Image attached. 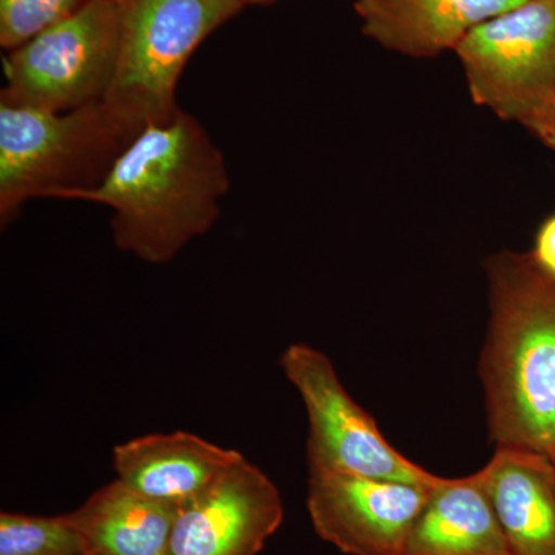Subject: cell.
<instances>
[{"label":"cell","instance_id":"cell-20","mask_svg":"<svg viewBox=\"0 0 555 555\" xmlns=\"http://www.w3.org/2000/svg\"><path fill=\"white\" fill-rule=\"evenodd\" d=\"M86 555H102L100 553H94V551H90V553H87Z\"/></svg>","mask_w":555,"mask_h":555},{"label":"cell","instance_id":"cell-17","mask_svg":"<svg viewBox=\"0 0 555 555\" xmlns=\"http://www.w3.org/2000/svg\"><path fill=\"white\" fill-rule=\"evenodd\" d=\"M529 254L543 272L555 278V214L537 230L534 247Z\"/></svg>","mask_w":555,"mask_h":555},{"label":"cell","instance_id":"cell-19","mask_svg":"<svg viewBox=\"0 0 555 555\" xmlns=\"http://www.w3.org/2000/svg\"><path fill=\"white\" fill-rule=\"evenodd\" d=\"M236 2H240L241 5L246 9V7L250 5H257V7H264L270 5V3L276 2V0H236Z\"/></svg>","mask_w":555,"mask_h":555},{"label":"cell","instance_id":"cell-1","mask_svg":"<svg viewBox=\"0 0 555 555\" xmlns=\"http://www.w3.org/2000/svg\"><path fill=\"white\" fill-rule=\"evenodd\" d=\"M230 189L228 166L198 119L179 109L145 124L96 189L73 199L113 210L116 247L150 264H166L206 235Z\"/></svg>","mask_w":555,"mask_h":555},{"label":"cell","instance_id":"cell-2","mask_svg":"<svg viewBox=\"0 0 555 555\" xmlns=\"http://www.w3.org/2000/svg\"><path fill=\"white\" fill-rule=\"evenodd\" d=\"M489 323L480 377L496 448L555 462V278L531 254L486 259Z\"/></svg>","mask_w":555,"mask_h":555},{"label":"cell","instance_id":"cell-15","mask_svg":"<svg viewBox=\"0 0 555 555\" xmlns=\"http://www.w3.org/2000/svg\"><path fill=\"white\" fill-rule=\"evenodd\" d=\"M86 539L67 516L0 514V555H86Z\"/></svg>","mask_w":555,"mask_h":555},{"label":"cell","instance_id":"cell-16","mask_svg":"<svg viewBox=\"0 0 555 555\" xmlns=\"http://www.w3.org/2000/svg\"><path fill=\"white\" fill-rule=\"evenodd\" d=\"M87 0H0V46L13 51L67 20Z\"/></svg>","mask_w":555,"mask_h":555},{"label":"cell","instance_id":"cell-18","mask_svg":"<svg viewBox=\"0 0 555 555\" xmlns=\"http://www.w3.org/2000/svg\"><path fill=\"white\" fill-rule=\"evenodd\" d=\"M526 130L534 134L545 147L555 152V82L545 104L537 112Z\"/></svg>","mask_w":555,"mask_h":555},{"label":"cell","instance_id":"cell-11","mask_svg":"<svg viewBox=\"0 0 555 555\" xmlns=\"http://www.w3.org/2000/svg\"><path fill=\"white\" fill-rule=\"evenodd\" d=\"M243 454L193 434H150L113 451L116 476L139 494L171 507L206 492Z\"/></svg>","mask_w":555,"mask_h":555},{"label":"cell","instance_id":"cell-7","mask_svg":"<svg viewBox=\"0 0 555 555\" xmlns=\"http://www.w3.org/2000/svg\"><path fill=\"white\" fill-rule=\"evenodd\" d=\"M280 364L308 411L310 473L437 483L440 477L415 465L383 437L375 420L349 396L334 364L321 350L291 345Z\"/></svg>","mask_w":555,"mask_h":555},{"label":"cell","instance_id":"cell-10","mask_svg":"<svg viewBox=\"0 0 555 555\" xmlns=\"http://www.w3.org/2000/svg\"><path fill=\"white\" fill-rule=\"evenodd\" d=\"M525 0H356L361 31L379 47L412 60H433L486 21Z\"/></svg>","mask_w":555,"mask_h":555},{"label":"cell","instance_id":"cell-13","mask_svg":"<svg viewBox=\"0 0 555 555\" xmlns=\"http://www.w3.org/2000/svg\"><path fill=\"white\" fill-rule=\"evenodd\" d=\"M400 555H511L481 470L440 477Z\"/></svg>","mask_w":555,"mask_h":555},{"label":"cell","instance_id":"cell-3","mask_svg":"<svg viewBox=\"0 0 555 555\" xmlns=\"http://www.w3.org/2000/svg\"><path fill=\"white\" fill-rule=\"evenodd\" d=\"M108 101L51 113L0 102V224L35 198L73 199L96 189L144 129Z\"/></svg>","mask_w":555,"mask_h":555},{"label":"cell","instance_id":"cell-8","mask_svg":"<svg viewBox=\"0 0 555 555\" xmlns=\"http://www.w3.org/2000/svg\"><path fill=\"white\" fill-rule=\"evenodd\" d=\"M434 485L310 473V520L321 539L347 555H400Z\"/></svg>","mask_w":555,"mask_h":555},{"label":"cell","instance_id":"cell-6","mask_svg":"<svg viewBox=\"0 0 555 555\" xmlns=\"http://www.w3.org/2000/svg\"><path fill=\"white\" fill-rule=\"evenodd\" d=\"M454 53L473 101L526 129L555 82V0H525L478 25Z\"/></svg>","mask_w":555,"mask_h":555},{"label":"cell","instance_id":"cell-9","mask_svg":"<svg viewBox=\"0 0 555 555\" xmlns=\"http://www.w3.org/2000/svg\"><path fill=\"white\" fill-rule=\"evenodd\" d=\"M283 518L276 486L243 456L178 507L167 555H258Z\"/></svg>","mask_w":555,"mask_h":555},{"label":"cell","instance_id":"cell-4","mask_svg":"<svg viewBox=\"0 0 555 555\" xmlns=\"http://www.w3.org/2000/svg\"><path fill=\"white\" fill-rule=\"evenodd\" d=\"M119 60L107 98L141 124L179 112L177 87L201 43L244 10L236 0H116Z\"/></svg>","mask_w":555,"mask_h":555},{"label":"cell","instance_id":"cell-12","mask_svg":"<svg viewBox=\"0 0 555 555\" xmlns=\"http://www.w3.org/2000/svg\"><path fill=\"white\" fill-rule=\"evenodd\" d=\"M511 555H555V462L520 448H496L480 469Z\"/></svg>","mask_w":555,"mask_h":555},{"label":"cell","instance_id":"cell-5","mask_svg":"<svg viewBox=\"0 0 555 555\" xmlns=\"http://www.w3.org/2000/svg\"><path fill=\"white\" fill-rule=\"evenodd\" d=\"M116 0H87L67 20L40 33L3 60L0 102L65 113L107 98L119 60Z\"/></svg>","mask_w":555,"mask_h":555},{"label":"cell","instance_id":"cell-14","mask_svg":"<svg viewBox=\"0 0 555 555\" xmlns=\"http://www.w3.org/2000/svg\"><path fill=\"white\" fill-rule=\"evenodd\" d=\"M175 516L177 507L139 494L118 478L68 514L89 550L102 555H167Z\"/></svg>","mask_w":555,"mask_h":555}]
</instances>
